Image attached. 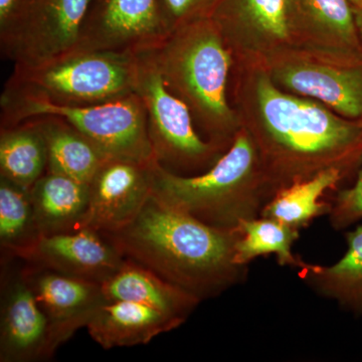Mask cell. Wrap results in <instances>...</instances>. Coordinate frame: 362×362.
<instances>
[{"instance_id":"cell-26","label":"cell","mask_w":362,"mask_h":362,"mask_svg":"<svg viewBox=\"0 0 362 362\" xmlns=\"http://www.w3.org/2000/svg\"><path fill=\"white\" fill-rule=\"evenodd\" d=\"M214 2L216 0H159L169 35L188 23L209 18Z\"/></svg>"},{"instance_id":"cell-1","label":"cell","mask_w":362,"mask_h":362,"mask_svg":"<svg viewBox=\"0 0 362 362\" xmlns=\"http://www.w3.org/2000/svg\"><path fill=\"white\" fill-rule=\"evenodd\" d=\"M233 75V106L256 145L272 197L328 169L347 175L361 161L362 121L285 92L261 66H235Z\"/></svg>"},{"instance_id":"cell-2","label":"cell","mask_w":362,"mask_h":362,"mask_svg":"<svg viewBox=\"0 0 362 362\" xmlns=\"http://www.w3.org/2000/svg\"><path fill=\"white\" fill-rule=\"evenodd\" d=\"M240 228L223 230L150 197L129 225L104 235L126 259L199 299L221 294L246 278L235 262Z\"/></svg>"},{"instance_id":"cell-3","label":"cell","mask_w":362,"mask_h":362,"mask_svg":"<svg viewBox=\"0 0 362 362\" xmlns=\"http://www.w3.org/2000/svg\"><path fill=\"white\" fill-rule=\"evenodd\" d=\"M154 56L166 85L187 105L202 137L226 151L242 125L228 96L235 59L214 21L204 18L178 28Z\"/></svg>"},{"instance_id":"cell-17","label":"cell","mask_w":362,"mask_h":362,"mask_svg":"<svg viewBox=\"0 0 362 362\" xmlns=\"http://www.w3.org/2000/svg\"><path fill=\"white\" fill-rule=\"evenodd\" d=\"M293 44L361 49L349 0H287Z\"/></svg>"},{"instance_id":"cell-10","label":"cell","mask_w":362,"mask_h":362,"mask_svg":"<svg viewBox=\"0 0 362 362\" xmlns=\"http://www.w3.org/2000/svg\"><path fill=\"white\" fill-rule=\"evenodd\" d=\"M209 18L232 52L235 66H261L293 44L287 0H216Z\"/></svg>"},{"instance_id":"cell-13","label":"cell","mask_w":362,"mask_h":362,"mask_svg":"<svg viewBox=\"0 0 362 362\" xmlns=\"http://www.w3.org/2000/svg\"><path fill=\"white\" fill-rule=\"evenodd\" d=\"M11 257L23 259L30 266L99 284L112 277L125 261L110 240L89 228L40 235Z\"/></svg>"},{"instance_id":"cell-8","label":"cell","mask_w":362,"mask_h":362,"mask_svg":"<svg viewBox=\"0 0 362 362\" xmlns=\"http://www.w3.org/2000/svg\"><path fill=\"white\" fill-rule=\"evenodd\" d=\"M278 88L362 121V49L291 44L261 66Z\"/></svg>"},{"instance_id":"cell-9","label":"cell","mask_w":362,"mask_h":362,"mask_svg":"<svg viewBox=\"0 0 362 362\" xmlns=\"http://www.w3.org/2000/svg\"><path fill=\"white\" fill-rule=\"evenodd\" d=\"M90 0H30L1 52L14 66H33L77 51Z\"/></svg>"},{"instance_id":"cell-25","label":"cell","mask_w":362,"mask_h":362,"mask_svg":"<svg viewBox=\"0 0 362 362\" xmlns=\"http://www.w3.org/2000/svg\"><path fill=\"white\" fill-rule=\"evenodd\" d=\"M40 237L30 190L0 177V244L9 256Z\"/></svg>"},{"instance_id":"cell-28","label":"cell","mask_w":362,"mask_h":362,"mask_svg":"<svg viewBox=\"0 0 362 362\" xmlns=\"http://www.w3.org/2000/svg\"><path fill=\"white\" fill-rule=\"evenodd\" d=\"M30 0H0V44L8 39Z\"/></svg>"},{"instance_id":"cell-12","label":"cell","mask_w":362,"mask_h":362,"mask_svg":"<svg viewBox=\"0 0 362 362\" xmlns=\"http://www.w3.org/2000/svg\"><path fill=\"white\" fill-rule=\"evenodd\" d=\"M156 162L107 159L89 183V204L80 230L109 235L134 221L152 195Z\"/></svg>"},{"instance_id":"cell-29","label":"cell","mask_w":362,"mask_h":362,"mask_svg":"<svg viewBox=\"0 0 362 362\" xmlns=\"http://www.w3.org/2000/svg\"><path fill=\"white\" fill-rule=\"evenodd\" d=\"M354 14H356L357 30H358L359 37H361L362 44V8L354 9Z\"/></svg>"},{"instance_id":"cell-7","label":"cell","mask_w":362,"mask_h":362,"mask_svg":"<svg viewBox=\"0 0 362 362\" xmlns=\"http://www.w3.org/2000/svg\"><path fill=\"white\" fill-rule=\"evenodd\" d=\"M135 93L144 104L152 150L162 168L176 175H199L225 153L202 137L187 105L169 89L154 49L136 54Z\"/></svg>"},{"instance_id":"cell-19","label":"cell","mask_w":362,"mask_h":362,"mask_svg":"<svg viewBox=\"0 0 362 362\" xmlns=\"http://www.w3.org/2000/svg\"><path fill=\"white\" fill-rule=\"evenodd\" d=\"M30 192L40 235L80 230L89 204L88 183L47 171Z\"/></svg>"},{"instance_id":"cell-20","label":"cell","mask_w":362,"mask_h":362,"mask_svg":"<svg viewBox=\"0 0 362 362\" xmlns=\"http://www.w3.org/2000/svg\"><path fill=\"white\" fill-rule=\"evenodd\" d=\"M37 119L47 141V171L89 185L109 157L64 119L57 116H40Z\"/></svg>"},{"instance_id":"cell-11","label":"cell","mask_w":362,"mask_h":362,"mask_svg":"<svg viewBox=\"0 0 362 362\" xmlns=\"http://www.w3.org/2000/svg\"><path fill=\"white\" fill-rule=\"evenodd\" d=\"M168 37L159 0H90L77 51L139 54Z\"/></svg>"},{"instance_id":"cell-4","label":"cell","mask_w":362,"mask_h":362,"mask_svg":"<svg viewBox=\"0 0 362 362\" xmlns=\"http://www.w3.org/2000/svg\"><path fill=\"white\" fill-rule=\"evenodd\" d=\"M152 194L168 206L214 228L233 230L261 216L272 195L258 150L240 128L211 168L180 175L156 162Z\"/></svg>"},{"instance_id":"cell-16","label":"cell","mask_w":362,"mask_h":362,"mask_svg":"<svg viewBox=\"0 0 362 362\" xmlns=\"http://www.w3.org/2000/svg\"><path fill=\"white\" fill-rule=\"evenodd\" d=\"M185 322L178 317L135 302L107 301L99 307L86 328L100 346L112 349L147 344Z\"/></svg>"},{"instance_id":"cell-21","label":"cell","mask_w":362,"mask_h":362,"mask_svg":"<svg viewBox=\"0 0 362 362\" xmlns=\"http://www.w3.org/2000/svg\"><path fill=\"white\" fill-rule=\"evenodd\" d=\"M47 141L39 120L0 129V177L30 190L47 173Z\"/></svg>"},{"instance_id":"cell-15","label":"cell","mask_w":362,"mask_h":362,"mask_svg":"<svg viewBox=\"0 0 362 362\" xmlns=\"http://www.w3.org/2000/svg\"><path fill=\"white\" fill-rule=\"evenodd\" d=\"M23 273L49 319L58 349L108 301L99 283L35 266Z\"/></svg>"},{"instance_id":"cell-6","label":"cell","mask_w":362,"mask_h":362,"mask_svg":"<svg viewBox=\"0 0 362 362\" xmlns=\"http://www.w3.org/2000/svg\"><path fill=\"white\" fill-rule=\"evenodd\" d=\"M0 108L1 127L37 117L57 116L80 131L109 158L156 161L149 139L146 110L136 93L87 106H66L2 93Z\"/></svg>"},{"instance_id":"cell-22","label":"cell","mask_w":362,"mask_h":362,"mask_svg":"<svg viewBox=\"0 0 362 362\" xmlns=\"http://www.w3.org/2000/svg\"><path fill=\"white\" fill-rule=\"evenodd\" d=\"M347 251L331 266L306 263L300 278L317 292L337 300L347 310L362 314V226L345 233Z\"/></svg>"},{"instance_id":"cell-5","label":"cell","mask_w":362,"mask_h":362,"mask_svg":"<svg viewBox=\"0 0 362 362\" xmlns=\"http://www.w3.org/2000/svg\"><path fill=\"white\" fill-rule=\"evenodd\" d=\"M136 54L75 51L33 66H14L4 94L66 106L104 103L135 93Z\"/></svg>"},{"instance_id":"cell-24","label":"cell","mask_w":362,"mask_h":362,"mask_svg":"<svg viewBox=\"0 0 362 362\" xmlns=\"http://www.w3.org/2000/svg\"><path fill=\"white\" fill-rule=\"evenodd\" d=\"M239 228L242 235L235 244L237 265L247 267L252 259L268 255H275L279 265L298 270L306 264L292 252L293 244L299 238L297 228L264 216L243 221Z\"/></svg>"},{"instance_id":"cell-14","label":"cell","mask_w":362,"mask_h":362,"mask_svg":"<svg viewBox=\"0 0 362 362\" xmlns=\"http://www.w3.org/2000/svg\"><path fill=\"white\" fill-rule=\"evenodd\" d=\"M4 286L0 361L33 362L51 358L58 349L51 324L23 272Z\"/></svg>"},{"instance_id":"cell-27","label":"cell","mask_w":362,"mask_h":362,"mask_svg":"<svg viewBox=\"0 0 362 362\" xmlns=\"http://www.w3.org/2000/svg\"><path fill=\"white\" fill-rule=\"evenodd\" d=\"M330 223L337 230H344L362 218V168L354 187L340 190L331 204Z\"/></svg>"},{"instance_id":"cell-23","label":"cell","mask_w":362,"mask_h":362,"mask_svg":"<svg viewBox=\"0 0 362 362\" xmlns=\"http://www.w3.org/2000/svg\"><path fill=\"white\" fill-rule=\"evenodd\" d=\"M345 175L340 169L331 168L310 180L282 188L267 202L259 216L273 218L297 230L306 228L318 216L330 213L331 204L321 202V197L328 190L334 189Z\"/></svg>"},{"instance_id":"cell-30","label":"cell","mask_w":362,"mask_h":362,"mask_svg":"<svg viewBox=\"0 0 362 362\" xmlns=\"http://www.w3.org/2000/svg\"><path fill=\"white\" fill-rule=\"evenodd\" d=\"M354 9L362 8V0H349Z\"/></svg>"},{"instance_id":"cell-18","label":"cell","mask_w":362,"mask_h":362,"mask_svg":"<svg viewBox=\"0 0 362 362\" xmlns=\"http://www.w3.org/2000/svg\"><path fill=\"white\" fill-rule=\"evenodd\" d=\"M101 285L108 301L135 302L185 321L202 302L199 298L126 258L121 268Z\"/></svg>"}]
</instances>
